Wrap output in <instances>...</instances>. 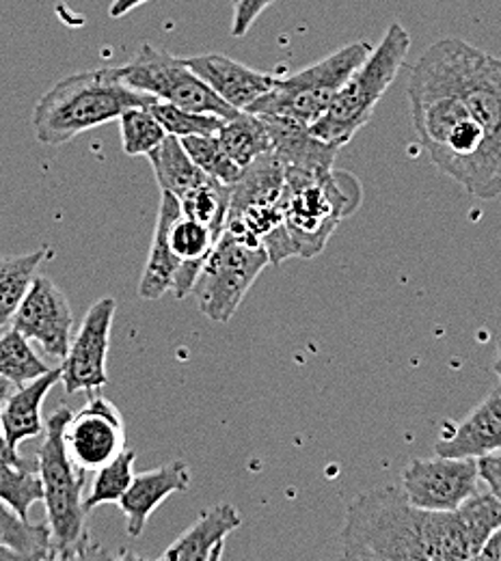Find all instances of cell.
<instances>
[{"label":"cell","instance_id":"obj_31","mask_svg":"<svg viewBox=\"0 0 501 561\" xmlns=\"http://www.w3.org/2000/svg\"><path fill=\"white\" fill-rule=\"evenodd\" d=\"M215 231L182 211L169 227V244L180 262H206L216 244Z\"/></svg>","mask_w":501,"mask_h":561},{"label":"cell","instance_id":"obj_30","mask_svg":"<svg viewBox=\"0 0 501 561\" xmlns=\"http://www.w3.org/2000/svg\"><path fill=\"white\" fill-rule=\"evenodd\" d=\"M147 108L160 122L164 133L173 135L178 139L216 135L225 126V122H227V119H223L218 115L186 111V108H180V106L162 102V100H153Z\"/></svg>","mask_w":501,"mask_h":561},{"label":"cell","instance_id":"obj_32","mask_svg":"<svg viewBox=\"0 0 501 561\" xmlns=\"http://www.w3.org/2000/svg\"><path fill=\"white\" fill-rule=\"evenodd\" d=\"M122 149L128 156H149L167 137L160 122L147 106L128 108L119 119Z\"/></svg>","mask_w":501,"mask_h":561},{"label":"cell","instance_id":"obj_27","mask_svg":"<svg viewBox=\"0 0 501 561\" xmlns=\"http://www.w3.org/2000/svg\"><path fill=\"white\" fill-rule=\"evenodd\" d=\"M229 199H231V184H223L215 178H208L206 182H202L180 199V210L184 216L195 218L206 227H210L216 238H220L227 222Z\"/></svg>","mask_w":501,"mask_h":561},{"label":"cell","instance_id":"obj_29","mask_svg":"<svg viewBox=\"0 0 501 561\" xmlns=\"http://www.w3.org/2000/svg\"><path fill=\"white\" fill-rule=\"evenodd\" d=\"M135 460L137 454L133 449H124L111 462L95 471V480L91 491L84 496V510L91 512L106 503H119L135 480Z\"/></svg>","mask_w":501,"mask_h":561},{"label":"cell","instance_id":"obj_36","mask_svg":"<svg viewBox=\"0 0 501 561\" xmlns=\"http://www.w3.org/2000/svg\"><path fill=\"white\" fill-rule=\"evenodd\" d=\"M7 393H9V382L0 380V409H2V400H4ZM26 462H31V458H22L18 454V449H13L7 443V436H4V430H2V423H0V465H26Z\"/></svg>","mask_w":501,"mask_h":561},{"label":"cell","instance_id":"obj_24","mask_svg":"<svg viewBox=\"0 0 501 561\" xmlns=\"http://www.w3.org/2000/svg\"><path fill=\"white\" fill-rule=\"evenodd\" d=\"M216 139L225 153L242 169L262 153L273 151L266 126L258 115L249 111H240L234 119H227L225 126L216 133Z\"/></svg>","mask_w":501,"mask_h":561},{"label":"cell","instance_id":"obj_37","mask_svg":"<svg viewBox=\"0 0 501 561\" xmlns=\"http://www.w3.org/2000/svg\"><path fill=\"white\" fill-rule=\"evenodd\" d=\"M145 2H149V0H113L111 9H109V15L111 18H124V15H128L130 11H135L137 7H141Z\"/></svg>","mask_w":501,"mask_h":561},{"label":"cell","instance_id":"obj_35","mask_svg":"<svg viewBox=\"0 0 501 561\" xmlns=\"http://www.w3.org/2000/svg\"><path fill=\"white\" fill-rule=\"evenodd\" d=\"M478 473L489 492L501 501V447L478 458Z\"/></svg>","mask_w":501,"mask_h":561},{"label":"cell","instance_id":"obj_15","mask_svg":"<svg viewBox=\"0 0 501 561\" xmlns=\"http://www.w3.org/2000/svg\"><path fill=\"white\" fill-rule=\"evenodd\" d=\"M184 64L236 111H247L269 93L277 80L273 73L253 70L225 55H197L184 59Z\"/></svg>","mask_w":501,"mask_h":561},{"label":"cell","instance_id":"obj_28","mask_svg":"<svg viewBox=\"0 0 501 561\" xmlns=\"http://www.w3.org/2000/svg\"><path fill=\"white\" fill-rule=\"evenodd\" d=\"M0 501L29 520L31 507L44 501L37 458L26 465H0Z\"/></svg>","mask_w":501,"mask_h":561},{"label":"cell","instance_id":"obj_10","mask_svg":"<svg viewBox=\"0 0 501 561\" xmlns=\"http://www.w3.org/2000/svg\"><path fill=\"white\" fill-rule=\"evenodd\" d=\"M476 458H415L402 473V492L422 510L452 512L478 492Z\"/></svg>","mask_w":501,"mask_h":561},{"label":"cell","instance_id":"obj_33","mask_svg":"<svg viewBox=\"0 0 501 561\" xmlns=\"http://www.w3.org/2000/svg\"><path fill=\"white\" fill-rule=\"evenodd\" d=\"M182 145L189 151V156L195 160V164L210 178H215L223 184H236L242 175V167H238L220 147L216 135L208 137H184Z\"/></svg>","mask_w":501,"mask_h":561},{"label":"cell","instance_id":"obj_1","mask_svg":"<svg viewBox=\"0 0 501 561\" xmlns=\"http://www.w3.org/2000/svg\"><path fill=\"white\" fill-rule=\"evenodd\" d=\"M501 525V501L476 492L452 512L415 507L394 486L361 492L349 507L342 531L346 560L467 561Z\"/></svg>","mask_w":501,"mask_h":561},{"label":"cell","instance_id":"obj_22","mask_svg":"<svg viewBox=\"0 0 501 561\" xmlns=\"http://www.w3.org/2000/svg\"><path fill=\"white\" fill-rule=\"evenodd\" d=\"M147 158L151 162L160 191L171 193L178 199H182L189 191H193L210 178L195 164V160L184 149L182 140L173 135H167Z\"/></svg>","mask_w":501,"mask_h":561},{"label":"cell","instance_id":"obj_8","mask_svg":"<svg viewBox=\"0 0 501 561\" xmlns=\"http://www.w3.org/2000/svg\"><path fill=\"white\" fill-rule=\"evenodd\" d=\"M117 73L135 91L149 93L156 100L175 104L186 111L218 115L223 119H234L240 113L225 100H220L215 91L184 64V59L158 50L151 44H144L139 55L130 64L117 66Z\"/></svg>","mask_w":501,"mask_h":561},{"label":"cell","instance_id":"obj_38","mask_svg":"<svg viewBox=\"0 0 501 561\" xmlns=\"http://www.w3.org/2000/svg\"><path fill=\"white\" fill-rule=\"evenodd\" d=\"M478 560H500L501 561V525L498 531L489 538V542L485 545V549L480 551Z\"/></svg>","mask_w":501,"mask_h":561},{"label":"cell","instance_id":"obj_41","mask_svg":"<svg viewBox=\"0 0 501 561\" xmlns=\"http://www.w3.org/2000/svg\"><path fill=\"white\" fill-rule=\"evenodd\" d=\"M0 380H2V378H0Z\"/></svg>","mask_w":501,"mask_h":561},{"label":"cell","instance_id":"obj_11","mask_svg":"<svg viewBox=\"0 0 501 561\" xmlns=\"http://www.w3.org/2000/svg\"><path fill=\"white\" fill-rule=\"evenodd\" d=\"M115 311V298L95 300L73 335L70 351L61 363V385L70 396L91 393L109 385L106 356Z\"/></svg>","mask_w":501,"mask_h":561},{"label":"cell","instance_id":"obj_20","mask_svg":"<svg viewBox=\"0 0 501 561\" xmlns=\"http://www.w3.org/2000/svg\"><path fill=\"white\" fill-rule=\"evenodd\" d=\"M57 382H61V365L18 387L13 393L4 396L0 409V423L7 443L13 449H18L24 440L37 438L46 432V423L42 420V407Z\"/></svg>","mask_w":501,"mask_h":561},{"label":"cell","instance_id":"obj_4","mask_svg":"<svg viewBox=\"0 0 501 561\" xmlns=\"http://www.w3.org/2000/svg\"><path fill=\"white\" fill-rule=\"evenodd\" d=\"M70 417L72 411L64 404L53 411V415L46 421V434L37 451L53 542V560L91 558L89 534L84 529V471L73 465L64 443V430Z\"/></svg>","mask_w":501,"mask_h":561},{"label":"cell","instance_id":"obj_18","mask_svg":"<svg viewBox=\"0 0 501 561\" xmlns=\"http://www.w3.org/2000/svg\"><path fill=\"white\" fill-rule=\"evenodd\" d=\"M501 447V385L434 445L436 456L480 458Z\"/></svg>","mask_w":501,"mask_h":561},{"label":"cell","instance_id":"obj_16","mask_svg":"<svg viewBox=\"0 0 501 561\" xmlns=\"http://www.w3.org/2000/svg\"><path fill=\"white\" fill-rule=\"evenodd\" d=\"M191 489V469L184 460H173L158 469L135 473L128 492L119 505L126 516V531L130 538H139L153 510L171 494Z\"/></svg>","mask_w":501,"mask_h":561},{"label":"cell","instance_id":"obj_12","mask_svg":"<svg viewBox=\"0 0 501 561\" xmlns=\"http://www.w3.org/2000/svg\"><path fill=\"white\" fill-rule=\"evenodd\" d=\"M64 443L80 471H98L126 449L122 413L111 400L93 398L66 423Z\"/></svg>","mask_w":501,"mask_h":561},{"label":"cell","instance_id":"obj_26","mask_svg":"<svg viewBox=\"0 0 501 561\" xmlns=\"http://www.w3.org/2000/svg\"><path fill=\"white\" fill-rule=\"evenodd\" d=\"M50 371L48 363L35 354L31 340L20 331L9 329L0 333V378L9 385L22 387Z\"/></svg>","mask_w":501,"mask_h":561},{"label":"cell","instance_id":"obj_39","mask_svg":"<svg viewBox=\"0 0 501 561\" xmlns=\"http://www.w3.org/2000/svg\"><path fill=\"white\" fill-rule=\"evenodd\" d=\"M4 560H22L15 551H11V549H7V547H0V561Z\"/></svg>","mask_w":501,"mask_h":561},{"label":"cell","instance_id":"obj_21","mask_svg":"<svg viewBox=\"0 0 501 561\" xmlns=\"http://www.w3.org/2000/svg\"><path fill=\"white\" fill-rule=\"evenodd\" d=\"M180 211V199L171 193H162L149 257L145 264L144 277L139 280V296L144 300H158L167 291H171L173 279L182 266L169 244V227Z\"/></svg>","mask_w":501,"mask_h":561},{"label":"cell","instance_id":"obj_40","mask_svg":"<svg viewBox=\"0 0 501 561\" xmlns=\"http://www.w3.org/2000/svg\"><path fill=\"white\" fill-rule=\"evenodd\" d=\"M493 369H496V374L501 378V344L498 346V356H496V363H493Z\"/></svg>","mask_w":501,"mask_h":561},{"label":"cell","instance_id":"obj_19","mask_svg":"<svg viewBox=\"0 0 501 561\" xmlns=\"http://www.w3.org/2000/svg\"><path fill=\"white\" fill-rule=\"evenodd\" d=\"M242 525V516L231 503L206 510L164 553L167 561H216L223 558L225 540Z\"/></svg>","mask_w":501,"mask_h":561},{"label":"cell","instance_id":"obj_13","mask_svg":"<svg viewBox=\"0 0 501 561\" xmlns=\"http://www.w3.org/2000/svg\"><path fill=\"white\" fill-rule=\"evenodd\" d=\"M72 324V309L66 294L46 277H35L11 318V329L61 360L70 351Z\"/></svg>","mask_w":501,"mask_h":561},{"label":"cell","instance_id":"obj_25","mask_svg":"<svg viewBox=\"0 0 501 561\" xmlns=\"http://www.w3.org/2000/svg\"><path fill=\"white\" fill-rule=\"evenodd\" d=\"M0 547L15 551L22 560H53L48 523L31 525L0 501Z\"/></svg>","mask_w":501,"mask_h":561},{"label":"cell","instance_id":"obj_23","mask_svg":"<svg viewBox=\"0 0 501 561\" xmlns=\"http://www.w3.org/2000/svg\"><path fill=\"white\" fill-rule=\"evenodd\" d=\"M48 255V249H37L26 255L0 257V331L11 324L13 313L37 277V268Z\"/></svg>","mask_w":501,"mask_h":561},{"label":"cell","instance_id":"obj_3","mask_svg":"<svg viewBox=\"0 0 501 561\" xmlns=\"http://www.w3.org/2000/svg\"><path fill=\"white\" fill-rule=\"evenodd\" d=\"M361 199V184L351 173L286 169L282 210L296 257L320 255L340 222L357 211Z\"/></svg>","mask_w":501,"mask_h":561},{"label":"cell","instance_id":"obj_14","mask_svg":"<svg viewBox=\"0 0 501 561\" xmlns=\"http://www.w3.org/2000/svg\"><path fill=\"white\" fill-rule=\"evenodd\" d=\"M460 95L469 115L501 153V59L467 42L460 46Z\"/></svg>","mask_w":501,"mask_h":561},{"label":"cell","instance_id":"obj_2","mask_svg":"<svg viewBox=\"0 0 501 561\" xmlns=\"http://www.w3.org/2000/svg\"><path fill=\"white\" fill-rule=\"evenodd\" d=\"M153 100V95L128 87L117 68L78 71L55 82L37 100L31 126L42 145L59 147L119 119L128 108L149 106Z\"/></svg>","mask_w":501,"mask_h":561},{"label":"cell","instance_id":"obj_5","mask_svg":"<svg viewBox=\"0 0 501 561\" xmlns=\"http://www.w3.org/2000/svg\"><path fill=\"white\" fill-rule=\"evenodd\" d=\"M411 50V35L400 22H394L380 44L346 80L329 108L316 119L309 130L316 139L333 147H344L372 119L376 104L396 80Z\"/></svg>","mask_w":501,"mask_h":561},{"label":"cell","instance_id":"obj_9","mask_svg":"<svg viewBox=\"0 0 501 561\" xmlns=\"http://www.w3.org/2000/svg\"><path fill=\"white\" fill-rule=\"evenodd\" d=\"M286 184V169L282 160L269 151L242 169V175L231 184V199L225 229L262 244L284 222L282 195Z\"/></svg>","mask_w":501,"mask_h":561},{"label":"cell","instance_id":"obj_7","mask_svg":"<svg viewBox=\"0 0 501 561\" xmlns=\"http://www.w3.org/2000/svg\"><path fill=\"white\" fill-rule=\"evenodd\" d=\"M269 264V253L262 244L225 229L193 287L200 311L208 320L229 322Z\"/></svg>","mask_w":501,"mask_h":561},{"label":"cell","instance_id":"obj_17","mask_svg":"<svg viewBox=\"0 0 501 561\" xmlns=\"http://www.w3.org/2000/svg\"><path fill=\"white\" fill-rule=\"evenodd\" d=\"M255 115V113H253ZM269 130L273 153L286 169L324 173L333 169L338 147L316 139L307 124L286 115H258Z\"/></svg>","mask_w":501,"mask_h":561},{"label":"cell","instance_id":"obj_34","mask_svg":"<svg viewBox=\"0 0 501 561\" xmlns=\"http://www.w3.org/2000/svg\"><path fill=\"white\" fill-rule=\"evenodd\" d=\"M275 0H231L234 15H231V35L244 37L255 20L273 4Z\"/></svg>","mask_w":501,"mask_h":561},{"label":"cell","instance_id":"obj_6","mask_svg":"<svg viewBox=\"0 0 501 561\" xmlns=\"http://www.w3.org/2000/svg\"><path fill=\"white\" fill-rule=\"evenodd\" d=\"M369 44L353 42L305 70L277 78L273 89L247 111L255 115H286L311 126L322 117L333 98L369 57Z\"/></svg>","mask_w":501,"mask_h":561}]
</instances>
